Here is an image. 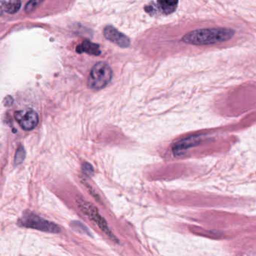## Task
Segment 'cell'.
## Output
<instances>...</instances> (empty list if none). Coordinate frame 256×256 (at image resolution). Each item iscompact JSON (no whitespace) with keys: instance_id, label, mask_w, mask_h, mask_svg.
<instances>
[{"instance_id":"6da1fadb","label":"cell","mask_w":256,"mask_h":256,"mask_svg":"<svg viewBox=\"0 0 256 256\" xmlns=\"http://www.w3.org/2000/svg\"><path fill=\"white\" fill-rule=\"evenodd\" d=\"M234 34V30L229 28H201L187 33L182 40L189 44H216L230 40Z\"/></svg>"},{"instance_id":"7a4b0ae2","label":"cell","mask_w":256,"mask_h":256,"mask_svg":"<svg viewBox=\"0 0 256 256\" xmlns=\"http://www.w3.org/2000/svg\"><path fill=\"white\" fill-rule=\"evenodd\" d=\"M113 72L108 63L100 62L95 64L88 78L89 88L92 90H100L109 84L112 79Z\"/></svg>"},{"instance_id":"3957f363","label":"cell","mask_w":256,"mask_h":256,"mask_svg":"<svg viewBox=\"0 0 256 256\" xmlns=\"http://www.w3.org/2000/svg\"><path fill=\"white\" fill-rule=\"evenodd\" d=\"M78 202V207L81 209V212L89 218V219L94 222L105 234L108 236L111 240L114 242H118L117 240V238L113 234L112 232L110 230L108 226V222H106L105 219L101 216L98 209L95 207L93 204H90V202L84 201L83 200H77Z\"/></svg>"},{"instance_id":"277c9868","label":"cell","mask_w":256,"mask_h":256,"mask_svg":"<svg viewBox=\"0 0 256 256\" xmlns=\"http://www.w3.org/2000/svg\"><path fill=\"white\" fill-rule=\"evenodd\" d=\"M18 225L24 228H33L45 232L59 233L61 231L60 226L57 224L50 222L33 214L24 215V216L19 220Z\"/></svg>"},{"instance_id":"5b68a950","label":"cell","mask_w":256,"mask_h":256,"mask_svg":"<svg viewBox=\"0 0 256 256\" xmlns=\"http://www.w3.org/2000/svg\"><path fill=\"white\" fill-rule=\"evenodd\" d=\"M15 118L25 130H32L39 124V116L33 110L25 109L18 111L15 114Z\"/></svg>"},{"instance_id":"8992f818","label":"cell","mask_w":256,"mask_h":256,"mask_svg":"<svg viewBox=\"0 0 256 256\" xmlns=\"http://www.w3.org/2000/svg\"><path fill=\"white\" fill-rule=\"evenodd\" d=\"M103 32L105 38L115 44L120 48H127L130 45V39L112 26H107L104 28Z\"/></svg>"},{"instance_id":"52a82bcc","label":"cell","mask_w":256,"mask_h":256,"mask_svg":"<svg viewBox=\"0 0 256 256\" xmlns=\"http://www.w3.org/2000/svg\"><path fill=\"white\" fill-rule=\"evenodd\" d=\"M200 136H191L189 138H185L182 141L179 142L174 146L173 148L174 154L180 155L183 153L184 150H187L189 148L193 147L194 146H197L200 142Z\"/></svg>"},{"instance_id":"ba28073f","label":"cell","mask_w":256,"mask_h":256,"mask_svg":"<svg viewBox=\"0 0 256 256\" xmlns=\"http://www.w3.org/2000/svg\"><path fill=\"white\" fill-rule=\"evenodd\" d=\"M178 0H157L156 6L151 7L157 8L163 14L168 15L177 9Z\"/></svg>"},{"instance_id":"9c48e42d","label":"cell","mask_w":256,"mask_h":256,"mask_svg":"<svg viewBox=\"0 0 256 256\" xmlns=\"http://www.w3.org/2000/svg\"><path fill=\"white\" fill-rule=\"evenodd\" d=\"M77 52L81 54V52H87L90 55L99 56L101 54V50L99 49V46L96 44L92 43L89 40H85L83 42L81 45L77 48Z\"/></svg>"},{"instance_id":"30bf717a","label":"cell","mask_w":256,"mask_h":256,"mask_svg":"<svg viewBox=\"0 0 256 256\" xmlns=\"http://www.w3.org/2000/svg\"><path fill=\"white\" fill-rule=\"evenodd\" d=\"M21 2L20 0H10L6 4V9L9 14H15L21 8Z\"/></svg>"},{"instance_id":"8fae6325","label":"cell","mask_w":256,"mask_h":256,"mask_svg":"<svg viewBox=\"0 0 256 256\" xmlns=\"http://www.w3.org/2000/svg\"><path fill=\"white\" fill-rule=\"evenodd\" d=\"M43 0H30L27 4V7H26V10L27 12H32L34 10L39 4H40L42 2Z\"/></svg>"},{"instance_id":"7c38bea8","label":"cell","mask_w":256,"mask_h":256,"mask_svg":"<svg viewBox=\"0 0 256 256\" xmlns=\"http://www.w3.org/2000/svg\"><path fill=\"white\" fill-rule=\"evenodd\" d=\"M24 154V150L22 147L18 148V152L16 154V159H15V162H16V164H21V162H23L24 158V156H21V154Z\"/></svg>"},{"instance_id":"4fadbf2b","label":"cell","mask_w":256,"mask_h":256,"mask_svg":"<svg viewBox=\"0 0 256 256\" xmlns=\"http://www.w3.org/2000/svg\"><path fill=\"white\" fill-rule=\"evenodd\" d=\"M83 170H84V172L87 174H93V168L92 166H90L89 164H84V166H83Z\"/></svg>"}]
</instances>
